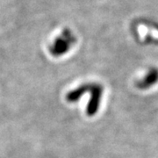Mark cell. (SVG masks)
Segmentation results:
<instances>
[{
  "mask_svg": "<svg viewBox=\"0 0 158 158\" xmlns=\"http://www.w3.org/2000/svg\"><path fill=\"white\" fill-rule=\"evenodd\" d=\"M76 41L77 38L73 32L70 29L65 28L49 47L50 54L56 57L62 56L73 47Z\"/></svg>",
  "mask_w": 158,
  "mask_h": 158,
  "instance_id": "6da1fadb",
  "label": "cell"
},
{
  "mask_svg": "<svg viewBox=\"0 0 158 158\" xmlns=\"http://www.w3.org/2000/svg\"><path fill=\"white\" fill-rule=\"evenodd\" d=\"M103 87L98 84H90V96L89 105L87 106V114L89 116H92L96 114L98 111L100 100L103 95Z\"/></svg>",
  "mask_w": 158,
  "mask_h": 158,
  "instance_id": "7a4b0ae2",
  "label": "cell"
},
{
  "mask_svg": "<svg viewBox=\"0 0 158 158\" xmlns=\"http://www.w3.org/2000/svg\"><path fill=\"white\" fill-rule=\"evenodd\" d=\"M158 83V69L151 68L148 69L146 75L137 81L136 85L141 90H148Z\"/></svg>",
  "mask_w": 158,
  "mask_h": 158,
  "instance_id": "3957f363",
  "label": "cell"
}]
</instances>
